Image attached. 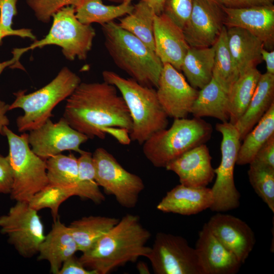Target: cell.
Wrapping results in <instances>:
<instances>
[{
    "instance_id": "obj_1",
    "label": "cell",
    "mask_w": 274,
    "mask_h": 274,
    "mask_svg": "<svg viewBox=\"0 0 274 274\" xmlns=\"http://www.w3.org/2000/svg\"><path fill=\"white\" fill-rule=\"evenodd\" d=\"M63 117L89 139L110 133L120 143H129L132 119L122 96L113 85L81 82L66 99Z\"/></svg>"
},
{
    "instance_id": "obj_2",
    "label": "cell",
    "mask_w": 274,
    "mask_h": 274,
    "mask_svg": "<svg viewBox=\"0 0 274 274\" xmlns=\"http://www.w3.org/2000/svg\"><path fill=\"white\" fill-rule=\"evenodd\" d=\"M151 236L138 215L128 214L79 259L87 269L108 274L141 257L147 258L151 247L146 244Z\"/></svg>"
},
{
    "instance_id": "obj_3",
    "label": "cell",
    "mask_w": 274,
    "mask_h": 274,
    "mask_svg": "<svg viewBox=\"0 0 274 274\" xmlns=\"http://www.w3.org/2000/svg\"><path fill=\"white\" fill-rule=\"evenodd\" d=\"M101 26L106 48L115 64L140 84L156 88L163 63L155 51L114 21Z\"/></svg>"
},
{
    "instance_id": "obj_4",
    "label": "cell",
    "mask_w": 274,
    "mask_h": 274,
    "mask_svg": "<svg viewBox=\"0 0 274 274\" xmlns=\"http://www.w3.org/2000/svg\"><path fill=\"white\" fill-rule=\"evenodd\" d=\"M102 76L105 82L116 87L128 109L132 119L130 141L143 145L154 133L166 128L168 116L159 102L155 89L111 71H104Z\"/></svg>"
},
{
    "instance_id": "obj_5",
    "label": "cell",
    "mask_w": 274,
    "mask_h": 274,
    "mask_svg": "<svg viewBox=\"0 0 274 274\" xmlns=\"http://www.w3.org/2000/svg\"><path fill=\"white\" fill-rule=\"evenodd\" d=\"M212 131L211 124L201 118L174 119L170 128L155 132L143 144V152L153 166L165 168L187 151L205 144Z\"/></svg>"
},
{
    "instance_id": "obj_6",
    "label": "cell",
    "mask_w": 274,
    "mask_h": 274,
    "mask_svg": "<svg viewBox=\"0 0 274 274\" xmlns=\"http://www.w3.org/2000/svg\"><path fill=\"white\" fill-rule=\"evenodd\" d=\"M81 82L80 78L67 67H63L48 84L33 92L19 91L9 105V110L21 109L23 114L16 119L18 130L26 132L35 129L52 117V111L66 99Z\"/></svg>"
},
{
    "instance_id": "obj_7",
    "label": "cell",
    "mask_w": 274,
    "mask_h": 274,
    "mask_svg": "<svg viewBox=\"0 0 274 274\" xmlns=\"http://www.w3.org/2000/svg\"><path fill=\"white\" fill-rule=\"evenodd\" d=\"M4 133L9 144L8 156L13 175L11 197L16 201L28 202L48 184L46 160L32 151L28 143V133L18 135L6 126Z\"/></svg>"
},
{
    "instance_id": "obj_8",
    "label": "cell",
    "mask_w": 274,
    "mask_h": 274,
    "mask_svg": "<svg viewBox=\"0 0 274 274\" xmlns=\"http://www.w3.org/2000/svg\"><path fill=\"white\" fill-rule=\"evenodd\" d=\"M52 18V26L46 36L36 40L28 47L18 48L20 53L23 54L29 50L55 45L61 47L67 59L85 60L92 47L95 36L94 29L91 25L82 23L77 19L73 6L62 8L54 14Z\"/></svg>"
},
{
    "instance_id": "obj_9",
    "label": "cell",
    "mask_w": 274,
    "mask_h": 274,
    "mask_svg": "<svg viewBox=\"0 0 274 274\" xmlns=\"http://www.w3.org/2000/svg\"><path fill=\"white\" fill-rule=\"evenodd\" d=\"M216 129L222 135L221 160L214 169L216 178L211 188L213 202L210 209L213 212H223L236 209L240 204L241 195L233 175L241 140L236 129L229 122L217 123Z\"/></svg>"
},
{
    "instance_id": "obj_10",
    "label": "cell",
    "mask_w": 274,
    "mask_h": 274,
    "mask_svg": "<svg viewBox=\"0 0 274 274\" xmlns=\"http://www.w3.org/2000/svg\"><path fill=\"white\" fill-rule=\"evenodd\" d=\"M96 181L108 194L114 196L121 206L134 208L145 188L139 176L129 172L105 149L100 147L92 153Z\"/></svg>"
},
{
    "instance_id": "obj_11",
    "label": "cell",
    "mask_w": 274,
    "mask_h": 274,
    "mask_svg": "<svg viewBox=\"0 0 274 274\" xmlns=\"http://www.w3.org/2000/svg\"><path fill=\"white\" fill-rule=\"evenodd\" d=\"M0 230L7 235L9 243L25 258L38 253L45 237L38 211L24 201H16L7 214L0 216Z\"/></svg>"
},
{
    "instance_id": "obj_12",
    "label": "cell",
    "mask_w": 274,
    "mask_h": 274,
    "mask_svg": "<svg viewBox=\"0 0 274 274\" xmlns=\"http://www.w3.org/2000/svg\"><path fill=\"white\" fill-rule=\"evenodd\" d=\"M147 258L156 274H202L195 248L179 235L157 233Z\"/></svg>"
},
{
    "instance_id": "obj_13",
    "label": "cell",
    "mask_w": 274,
    "mask_h": 274,
    "mask_svg": "<svg viewBox=\"0 0 274 274\" xmlns=\"http://www.w3.org/2000/svg\"><path fill=\"white\" fill-rule=\"evenodd\" d=\"M28 132V141L31 150L46 160L65 151L80 154L83 151L81 145L89 139L72 127L63 117L56 123L48 119L42 125Z\"/></svg>"
},
{
    "instance_id": "obj_14",
    "label": "cell",
    "mask_w": 274,
    "mask_h": 274,
    "mask_svg": "<svg viewBox=\"0 0 274 274\" xmlns=\"http://www.w3.org/2000/svg\"><path fill=\"white\" fill-rule=\"evenodd\" d=\"M156 88L159 103L168 117L174 119L185 118L191 113L199 91L169 63H163Z\"/></svg>"
},
{
    "instance_id": "obj_15",
    "label": "cell",
    "mask_w": 274,
    "mask_h": 274,
    "mask_svg": "<svg viewBox=\"0 0 274 274\" xmlns=\"http://www.w3.org/2000/svg\"><path fill=\"white\" fill-rule=\"evenodd\" d=\"M222 6L208 0H193L190 17L183 29L190 47L214 45L225 26Z\"/></svg>"
},
{
    "instance_id": "obj_16",
    "label": "cell",
    "mask_w": 274,
    "mask_h": 274,
    "mask_svg": "<svg viewBox=\"0 0 274 274\" xmlns=\"http://www.w3.org/2000/svg\"><path fill=\"white\" fill-rule=\"evenodd\" d=\"M218 240L243 264L256 242L251 228L241 219L218 212L206 223Z\"/></svg>"
},
{
    "instance_id": "obj_17",
    "label": "cell",
    "mask_w": 274,
    "mask_h": 274,
    "mask_svg": "<svg viewBox=\"0 0 274 274\" xmlns=\"http://www.w3.org/2000/svg\"><path fill=\"white\" fill-rule=\"evenodd\" d=\"M224 25L245 29L258 38L268 51L274 49V6L231 8L222 6Z\"/></svg>"
},
{
    "instance_id": "obj_18",
    "label": "cell",
    "mask_w": 274,
    "mask_h": 274,
    "mask_svg": "<svg viewBox=\"0 0 274 274\" xmlns=\"http://www.w3.org/2000/svg\"><path fill=\"white\" fill-rule=\"evenodd\" d=\"M195 249L202 274H235L242 263L215 237L205 223Z\"/></svg>"
},
{
    "instance_id": "obj_19",
    "label": "cell",
    "mask_w": 274,
    "mask_h": 274,
    "mask_svg": "<svg viewBox=\"0 0 274 274\" xmlns=\"http://www.w3.org/2000/svg\"><path fill=\"white\" fill-rule=\"evenodd\" d=\"M155 52L162 63H169L179 71L190 46L183 29L162 13L154 21Z\"/></svg>"
},
{
    "instance_id": "obj_20",
    "label": "cell",
    "mask_w": 274,
    "mask_h": 274,
    "mask_svg": "<svg viewBox=\"0 0 274 274\" xmlns=\"http://www.w3.org/2000/svg\"><path fill=\"white\" fill-rule=\"evenodd\" d=\"M211 160L209 149L203 144L187 151L170 162L165 168L175 173L181 184L207 187L215 175Z\"/></svg>"
},
{
    "instance_id": "obj_21",
    "label": "cell",
    "mask_w": 274,
    "mask_h": 274,
    "mask_svg": "<svg viewBox=\"0 0 274 274\" xmlns=\"http://www.w3.org/2000/svg\"><path fill=\"white\" fill-rule=\"evenodd\" d=\"M213 202L211 188L180 184L168 191L156 208L163 213L190 216L210 209Z\"/></svg>"
},
{
    "instance_id": "obj_22",
    "label": "cell",
    "mask_w": 274,
    "mask_h": 274,
    "mask_svg": "<svg viewBox=\"0 0 274 274\" xmlns=\"http://www.w3.org/2000/svg\"><path fill=\"white\" fill-rule=\"evenodd\" d=\"M78 251L77 244L68 226L58 218L54 221L52 228L40 244L38 260H46L50 272L58 274L63 262Z\"/></svg>"
},
{
    "instance_id": "obj_23",
    "label": "cell",
    "mask_w": 274,
    "mask_h": 274,
    "mask_svg": "<svg viewBox=\"0 0 274 274\" xmlns=\"http://www.w3.org/2000/svg\"><path fill=\"white\" fill-rule=\"evenodd\" d=\"M226 28L228 47L239 75L256 68L263 60L262 42L245 29L237 27Z\"/></svg>"
},
{
    "instance_id": "obj_24",
    "label": "cell",
    "mask_w": 274,
    "mask_h": 274,
    "mask_svg": "<svg viewBox=\"0 0 274 274\" xmlns=\"http://www.w3.org/2000/svg\"><path fill=\"white\" fill-rule=\"evenodd\" d=\"M274 103V75L261 74L250 103L234 127L243 140Z\"/></svg>"
},
{
    "instance_id": "obj_25",
    "label": "cell",
    "mask_w": 274,
    "mask_h": 274,
    "mask_svg": "<svg viewBox=\"0 0 274 274\" xmlns=\"http://www.w3.org/2000/svg\"><path fill=\"white\" fill-rule=\"evenodd\" d=\"M191 113L195 117H211L229 122L228 93L214 79L198 91Z\"/></svg>"
},
{
    "instance_id": "obj_26",
    "label": "cell",
    "mask_w": 274,
    "mask_h": 274,
    "mask_svg": "<svg viewBox=\"0 0 274 274\" xmlns=\"http://www.w3.org/2000/svg\"><path fill=\"white\" fill-rule=\"evenodd\" d=\"M215 48L190 47L183 60V71L188 83L194 88L201 89L213 78Z\"/></svg>"
},
{
    "instance_id": "obj_27",
    "label": "cell",
    "mask_w": 274,
    "mask_h": 274,
    "mask_svg": "<svg viewBox=\"0 0 274 274\" xmlns=\"http://www.w3.org/2000/svg\"><path fill=\"white\" fill-rule=\"evenodd\" d=\"M119 219L101 216H89L75 220L68 226L78 251L90 249L116 224Z\"/></svg>"
},
{
    "instance_id": "obj_28",
    "label": "cell",
    "mask_w": 274,
    "mask_h": 274,
    "mask_svg": "<svg viewBox=\"0 0 274 274\" xmlns=\"http://www.w3.org/2000/svg\"><path fill=\"white\" fill-rule=\"evenodd\" d=\"M134 8L131 2L123 1L118 5H107L102 0H83L75 7L76 16L82 23L101 25L130 13Z\"/></svg>"
},
{
    "instance_id": "obj_29",
    "label": "cell",
    "mask_w": 274,
    "mask_h": 274,
    "mask_svg": "<svg viewBox=\"0 0 274 274\" xmlns=\"http://www.w3.org/2000/svg\"><path fill=\"white\" fill-rule=\"evenodd\" d=\"M155 14L148 4L140 1L134 5L132 11L120 19L118 24L155 51L154 21Z\"/></svg>"
},
{
    "instance_id": "obj_30",
    "label": "cell",
    "mask_w": 274,
    "mask_h": 274,
    "mask_svg": "<svg viewBox=\"0 0 274 274\" xmlns=\"http://www.w3.org/2000/svg\"><path fill=\"white\" fill-rule=\"evenodd\" d=\"M257 69H251L239 75L228 93L229 122L233 125L246 111L261 76Z\"/></svg>"
},
{
    "instance_id": "obj_31",
    "label": "cell",
    "mask_w": 274,
    "mask_h": 274,
    "mask_svg": "<svg viewBox=\"0 0 274 274\" xmlns=\"http://www.w3.org/2000/svg\"><path fill=\"white\" fill-rule=\"evenodd\" d=\"M274 134V103L243 139L236 161L239 165L250 164L262 145Z\"/></svg>"
},
{
    "instance_id": "obj_32",
    "label": "cell",
    "mask_w": 274,
    "mask_h": 274,
    "mask_svg": "<svg viewBox=\"0 0 274 274\" xmlns=\"http://www.w3.org/2000/svg\"><path fill=\"white\" fill-rule=\"evenodd\" d=\"M215 48L213 79L229 93L239 76L228 44L227 28L224 26L217 40Z\"/></svg>"
},
{
    "instance_id": "obj_33",
    "label": "cell",
    "mask_w": 274,
    "mask_h": 274,
    "mask_svg": "<svg viewBox=\"0 0 274 274\" xmlns=\"http://www.w3.org/2000/svg\"><path fill=\"white\" fill-rule=\"evenodd\" d=\"M46 162L48 184L76 190L79 180L78 158L72 153H61L49 158Z\"/></svg>"
},
{
    "instance_id": "obj_34",
    "label": "cell",
    "mask_w": 274,
    "mask_h": 274,
    "mask_svg": "<svg viewBox=\"0 0 274 274\" xmlns=\"http://www.w3.org/2000/svg\"><path fill=\"white\" fill-rule=\"evenodd\" d=\"M78 164L79 180L75 196L90 200L95 204L102 203L105 197L95 180L92 153L83 150L78 158Z\"/></svg>"
},
{
    "instance_id": "obj_35",
    "label": "cell",
    "mask_w": 274,
    "mask_h": 274,
    "mask_svg": "<svg viewBox=\"0 0 274 274\" xmlns=\"http://www.w3.org/2000/svg\"><path fill=\"white\" fill-rule=\"evenodd\" d=\"M76 189L48 184L37 192L28 202L37 211L48 208L51 210L53 221L59 218L60 205L71 196H75Z\"/></svg>"
},
{
    "instance_id": "obj_36",
    "label": "cell",
    "mask_w": 274,
    "mask_h": 274,
    "mask_svg": "<svg viewBox=\"0 0 274 274\" xmlns=\"http://www.w3.org/2000/svg\"><path fill=\"white\" fill-rule=\"evenodd\" d=\"M248 175L255 192L273 213L274 168L250 163Z\"/></svg>"
},
{
    "instance_id": "obj_37",
    "label": "cell",
    "mask_w": 274,
    "mask_h": 274,
    "mask_svg": "<svg viewBox=\"0 0 274 274\" xmlns=\"http://www.w3.org/2000/svg\"><path fill=\"white\" fill-rule=\"evenodd\" d=\"M18 0H0V35L2 38L8 36H17L36 40V38L30 29H13V18L17 14Z\"/></svg>"
},
{
    "instance_id": "obj_38",
    "label": "cell",
    "mask_w": 274,
    "mask_h": 274,
    "mask_svg": "<svg viewBox=\"0 0 274 274\" xmlns=\"http://www.w3.org/2000/svg\"><path fill=\"white\" fill-rule=\"evenodd\" d=\"M83 0H26L37 19L48 23L54 14L62 8L78 6Z\"/></svg>"
},
{
    "instance_id": "obj_39",
    "label": "cell",
    "mask_w": 274,
    "mask_h": 274,
    "mask_svg": "<svg viewBox=\"0 0 274 274\" xmlns=\"http://www.w3.org/2000/svg\"><path fill=\"white\" fill-rule=\"evenodd\" d=\"M193 0H164L162 13L182 29L190 17Z\"/></svg>"
},
{
    "instance_id": "obj_40",
    "label": "cell",
    "mask_w": 274,
    "mask_h": 274,
    "mask_svg": "<svg viewBox=\"0 0 274 274\" xmlns=\"http://www.w3.org/2000/svg\"><path fill=\"white\" fill-rule=\"evenodd\" d=\"M13 185V171L9 157L0 154V193L10 194Z\"/></svg>"
},
{
    "instance_id": "obj_41",
    "label": "cell",
    "mask_w": 274,
    "mask_h": 274,
    "mask_svg": "<svg viewBox=\"0 0 274 274\" xmlns=\"http://www.w3.org/2000/svg\"><path fill=\"white\" fill-rule=\"evenodd\" d=\"M250 163L274 168V134L260 148Z\"/></svg>"
},
{
    "instance_id": "obj_42",
    "label": "cell",
    "mask_w": 274,
    "mask_h": 274,
    "mask_svg": "<svg viewBox=\"0 0 274 274\" xmlns=\"http://www.w3.org/2000/svg\"><path fill=\"white\" fill-rule=\"evenodd\" d=\"M58 274H97L93 270L86 268L75 255L65 260Z\"/></svg>"
},
{
    "instance_id": "obj_43",
    "label": "cell",
    "mask_w": 274,
    "mask_h": 274,
    "mask_svg": "<svg viewBox=\"0 0 274 274\" xmlns=\"http://www.w3.org/2000/svg\"><path fill=\"white\" fill-rule=\"evenodd\" d=\"M274 0H224L223 6L231 8L273 6Z\"/></svg>"
},
{
    "instance_id": "obj_44",
    "label": "cell",
    "mask_w": 274,
    "mask_h": 274,
    "mask_svg": "<svg viewBox=\"0 0 274 274\" xmlns=\"http://www.w3.org/2000/svg\"><path fill=\"white\" fill-rule=\"evenodd\" d=\"M9 110V105L0 99V134L4 135V129L9 124V119L6 114Z\"/></svg>"
},
{
    "instance_id": "obj_45",
    "label": "cell",
    "mask_w": 274,
    "mask_h": 274,
    "mask_svg": "<svg viewBox=\"0 0 274 274\" xmlns=\"http://www.w3.org/2000/svg\"><path fill=\"white\" fill-rule=\"evenodd\" d=\"M261 56L266 63V72L274 75V50L268 51L263 48L261 50Z\"/></svg>"
},
{
    "instance_id": "obj_46",
    "label": "cell",
    "mask_w": 274,
    "mask_h": 274,
    "mask_svg": "<svg viewBox=\"0 0 274 274\" xmlns=\"http://www.w3.org/2000/svg\"><path fill=\"white\" fill-rule=\"evenodd\" d=\"M13 57L11 60L5 61L3 62H0V74L3 71V70L7 66L16 65L18 67H19L18 65L19 63L18 60L20 57L21 55H19L16 52L13 51Z\"/></svg>"
},
{
    "instance_id": "obj_47",
    "label": "cell",
    "mask_w": 274,
    "mask_h": 274,
    "mask_svg": "<svg viewBox=\"0 0 274 274\" xmlns=\"http://www.w3.org/2000/svg\"><path fill=\"white\" fill-rule=\"evenodd\" d=\"M164 0H153L152 8L156 15L162 13Z\"/></svg>"
},
{
    "instance_id": "obj_48",
    "label": "cell",
    "mask_w": 274,
    "mask_h": 274,
    "mask_svg": "<svg viewBox=\"0 0 274 274\" xmlns=\"http://www.w3.org/2000/svg\"><path fill=\"white\" fill-rule=\"evenodd\" d=\"M136 268L140 273L149 274L150 273L147 264L142 261L139 262L136 265Z\"/></svg>"
},
{
    "instance_id": "obj_49",
    "label": "cell",
    "mask_w": 274,
    "mask_h": 274,
    "mask_svg": "<svg viewBox=\"0 0 274 274\" xmlns=\"http://www.w3.org/2000/svg\"><path fill=\"white\" fill-rule=\"evenodd\" d=\"M213 2H215L219 5H223L224 0H208Z\"/></svg>"
},
{
    "instance_id": "obj_50",
    "label": "cell",
    "mask_w": 274,
    "mask_h": 274,
    "mask_svg": "<svg viewBox=\"0 0 274 274\" xmlns=\"http://www.w3.org/2000/svg\"><path fill=\"white\" fill-rule=\"evenodd\" d=\"M109 1H113V2H121V3L123 2V1H130V2L132 1L131 0H109Z\"/></svg>"
},
{
    "instance_id": "obj_51",
    "label": "cell",
    "mask_w": 274,
    "mask_h": 274,
    "mask_svg": "<svg viewBox=\"0 0 274 274\" xmlns=\"http://www.w3.org/2000/svg\"><path fill=\"white\" fill-rule=\"evenodd\" d=\"M2 39H3L2 37L0 35V44H1V42L2 41Z\"/></svg>"
}]
</instances>
